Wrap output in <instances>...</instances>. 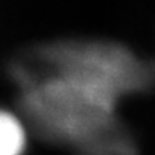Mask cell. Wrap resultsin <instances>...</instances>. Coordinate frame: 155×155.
I'll use <instances>...</instances> for the list:
<instances>
[{"label": "cell", "mask_w": 155, "mask_h": 155, "mask_svg": "<svg viewBox=\"0 0 155 155\" xmlns=\"http://www.w3.org/2000/svg\"><path fill=\"white\" fill-rule=\"evenodd\" d=\"M21 73L22 106L48 141L86 153L130 136L117 117L120 100L155 84V60L104 41H65L38 51Z\"/></svg>", "instance_id": "6da1fadb"}, {"label": "cell", "mask_w": 155, "mask_h": 155, "mask_svg": "<svg viewBox=\"0 0 155 155\" xmlns=\"http://www.w3.org/2000/svg\"><path fill=\"white\" fill-rule=\"evenodd\" d=\"M29 143L25 120L16 112L0 108V155H24Z\"/></svg>", "instance_id": "7a4b0ae2"}]
</instances>
